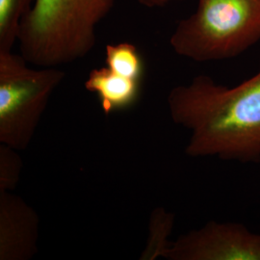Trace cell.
Returning a JSON list of instances; mask_svg holds the SVG:
<instances>
[{
    "instance_id": "obj_1",
    "label": "cell",
    "mask_w": 260,
    "mask_h": 260,
    "mask_svg": "<svg viewBox=\"0 0 260 260\" xmlns=\"http://www.w3.org/2000/svg\"><path fill=\"white\" fill-rule=\"evenodd\" d=\"M172 121L190 131L189 157L260 163V71L236 86L198 75L167 98Z\"/></svg>"
},
{
    "instance_id": "obj_2",
    "label": "cell",
    "mask_w": 260,
    "mask_h": 260,
    "mask_svg": "<svg viewBox=\"0 0 260 260\" xmlns=\"http://www.w3.org/2000/svg\"><path fill=\"white\" fill-rule=\"evenodd\" d=\"M115 0H36L23 18L18 42L28 63L51 68L88 55L95 29Z\"/></svg>"
},
{
    "instance_id": "obj_3",
    "label": "cell",
    "mask_w": 260,
    "mask_h": 260,
    "mask_svg": "<svg viewBox=\"0 0 260 260\" xmlns=\"http://www.w3.org/2000/svg\"><path fill=\"white\" fill-rule=\"evenodd\" d=\"M260 41V0H199L170 38L177 55L198 63L241 55Z\"/></svg>"
},
{
    "instance_id": "obj_4",
    "label": "cell",
    "mask_w": 260,
    "mask_h": 260,
    "mask_svg": "<svg viewBox=\"0 0 260 260\" xmlns=\"http://www.w3.org/2000/svg\"><path fill=\"white\" fill-rule=\"evenodd\" d=\"M23 56L0 52V144L25 150L56 89L65 79L57 67L31 69Z\"/></svg>"
},
{
    "instance_id": "obj_5",
    "label": "cell",
    "mask_w": 260,
    "mask_h": 260,
    "mask_svg": "<svg viewBox=\"0 0 260 260\" xmlns=\"http://www.w3.org/2000/svg\"><path fill=\"white\" fill-rule=\"evenodd\" d=\"M168 260H260V233L245 224L210 221L172 242Z\"/></svg>"
},
{
    "instance_id": "obj_6",
    "label": "cell",
    "mask_w": 260,
    "mask_h": 260,
    "mask_svg": "<svg viewBox=\"0 0 260 260\" xmlns=\"http://www.w3.org/2000/svg\"><path fill=\"white\" fill-rule=\"evenodd\" d=\"M39 235L37 211L13 192H0V260L32 259Z\"/></svg>"
},
{
    "instance_id": "obj_7",
    "label": "cell",
    "mask_w": 260,
    "mask_h": 260,
    "mask_svg": "<svg viewBox=\"0 0 260 260\" xmlns=\"http://www.w3.org/2000/svg\"><path fill=\"white\" fill-rule=\"evenodd\" d=\"M85 89L98 96L105 115L129 108L139 98L141 81L113 72L108 67L93 69L85 81Z\"/></svg>"
},
{
    "instance_id": "obj_8",
    "label": "cell",
    "mask_w": 260,
    "mask_h": 260,
    "mask_svg": "<svg viewBox=\"0 0 260 260\" xmlns=\"http://www.w3.org/2000/svg\"><path fill=\"white\" fill-rule=\"evenodd\" d=\"M176 222V216L163 207L154 208L149 217V234L147 244L141 253V260H155L165 257L172 242V235Z\"/></svg>"
},
{
    "instance_id": "obj_9",
    "label": "cell",
    "mask_w": 260,
    "mask_h": 260,
    "mask_svg": "<svg viewBox=\"0 0 260 260\" xmlns=\"http://www.w3.org/2000/svg\"><path fill=\"white\" fill-rule=\"evenodd\" d=\"M36 0H0V52L12 51L23 18Z\"/></svg>"
},
{
    "instance_id": "obj_10",
    "label": "cell",
    "mask_w": 260,
    "mask_h": 260,
    "mask_svg": "<svg viewBox=\"0 0 260 260\" xmlns=\"http://www.w3.org/2000/svg\"><path fill=\"white\" fill-rule=\"evenodd\" d=\"M105 64L113 72L131 79L140 80L144 73V63L137 47L130 43L107 45Z\"/></svg>"
},
{
    "instance_id": "obj_11",
    "label": "cell",
    "mask_w": 260,
    "mask_h": 260,
    "mask_svg": "<svg viewBox=\"0 0 260 260\" xmlns=\"http://www.w3.org/2000/svg\"><path fill=\"white\" fill-rule=\"evenodd\" d=\"M23 168L19 150L0 144V192H13L19 184Z\"/></svg>"
},
{
    "instance_id": "obj_12",
    "label": "cell",
    "mask_w": 260,
    "mask_h": 260,
    "mask_svg": "<svg viewBox=\"0 0 260 260\" xmlns=\"http://www.w3.org/2000/svg\"><path fill=\"white\" fill-rule=\"evenodd\" d=\"M139 4L146 6L148 8H155V7H163L171 2L174 1H181V0H135Z\"/></svg>"
}]
</instances>
